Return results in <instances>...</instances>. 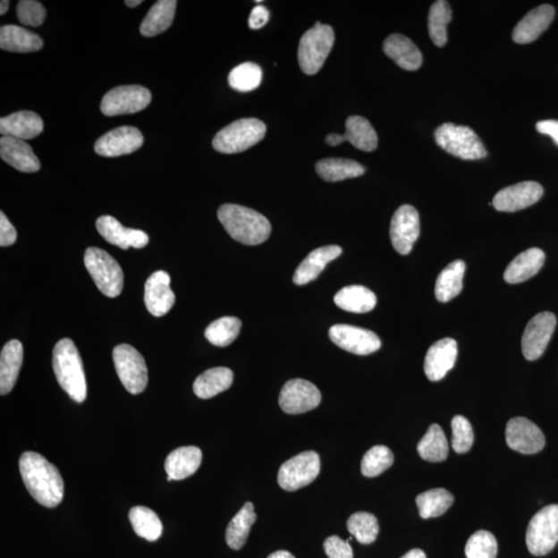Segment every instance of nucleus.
Instances as JSON below:
<instances>
[{
	"instance_id": "nucleus-3",
	"label": "nucleus",
	"mask_w": 558,
	"mask_h": 558,
	"mask_svg": "<svg viewBox=\"0 0 558 558\" xmlns=\"http://www.w3.org/2000/svg\"><path fill=\"white\" fill-rule=\"evenodd\" d=\"M53 370L61 387L72 401L82 403L88 396V385L81 356L70 338L59 341L53 351Z\"/></svg>"
},
{
	"instance_id": "nucleus-29",
	"label": "nucleus",
	"mask_w": 558,
	"mask_h": 558,
	"mask_svg": "<svg viewBox=\"0 0 558 558\" xmlns=\"http://www.w3.org/2000/svg\"><path fill=\"white\" fill-rule=\"evenodd\" d=\"M544 262L545 254L542 249L534 248L523 251L509 264L504 271V281L512 284L526 282L541 270Z\"/></svg>"
},
{
	"instance_id": "nucleus-37",
	"label": "nucleus",
	"mask_w": 558,
	"mask_h": 558,
	"mask_svg": "<svg viewBox=\"0 0 558 558\" xmlns=\"http://www.w3.org/2000/svg\"><path fill=\"white\" fill-rule=\"evenodd\" d=\"M418 453L429 462H443L447 460L449 444L440 425L433 424L418 444Z\"/></svg>"
},
{
	"instance_id": "nucleus-32",
	"label": "nucleus",
	"mask_w": 558,
	"mask_h": 558,
	"mask_svg": "<svg viewBox=\"0 0 558 558\" xmlns=\"http://www.w3.org/2000/svg\"><path fill=\"white\" fill-rule=\"evenodd\" d=\"M176 6L177 2L175 0H159L152 6L148 16L145 17L141 26H140L141 35L146 38H152L167 30L174 20Z\"/></svg>"
},
{
	"instance_id": "nucleus-23",
	"label": "nucleus",
	"mask_w": 558,
	"mask_h": 558,
	"mask_svg": "<svg viewBox=\"0 0 558 558\" xmlns=\"http://www.w3.org/2000/svg\"><path fill=\"white\" fill-rule=\"evenodd\" d=\"M0 156L3 161L20 172L35 173L41 169V164L35 152L23 140L12 137L0 139Z\"/></svg>"
},
{
	"instance_id": "nucleus-27",
	"label": "nucleus",
	"mask_w": 558,
	"mask_h": 558,
	"mask_svg": "<svg viewBox=\"0 0 558 558\" xmlns=\"http://www.w3.org/2000/svg\"><path fill=\"white\" fill-rule=\"evenodd\" d=\"M384 52L405 71L421 68L423 56L418 46L402 35H391L384 42Z\"/></svg>"
},
{
	"instance_id": "nucleus-35",
	"label": "nucleus",
	"mask_w": 558,
	"mask_h": 558,
	"mask_svg": "<svg viewBox=\"0 0 558 558\" xmlns=\"http://www.w3.org/2000/svg\"><path fill=\"white\" fill-rule=\"evenodd\" d=\"M317 175L327 182H338L345 179L362 176L363 165L347 158H325L316 165Z\"/></svg>"
},
{
	"instance_id": "nucleus-8",
	"label": "nucleus",
	"mask_w": 558,
	"mask_h": 558,
	"mask_svg": "<svg viewBox=\"0 0 558 558\" xmlns=\"http://www.w3.org/2000/svg\"><path fill=\"white\" fill-rule=\"evenodd\" d=\"M558 543V504H550L531 518L527 530L529 553L544 556L551 553Z\"/></svg>"
},
{
	"instance_id": "nucleus-19",
	"label": "nucleus",
	"mask_w": 558,
	"mask_h": 558,
	"mask_svg": "<svg viewBox=\"0 0 558 558\" xmlns=\"http://www.w3.org/2000/svg\"><path fill=\"white\" fill-rule=\"evenodd\" d=\"M171 277L163 270L155 272L145 283L144 301L152 316L167 315L175 303L174 292L171 290Z\"/></svg>"
},
{
	"instance_id": "nucleus-18",
	"label": "nucleus",
	"mask_w": 558,
	"mask_h": 558,
	"mask_svg": "<svg viewBox=\"0 0 558 558\" xmlns=\"http://www.w3.org/2000/svg\"><path fill=\"white\" fill-rule=\"evenodd\" d=\"M543 194L544 190L540 183L524 182L498 191L494 198L493 206L497 211L516 212L540 201Z\"/></svg>"
},
{
	"instance_id": "nucleus-52",
	"label": "nucleus",
	"mask_w": 558,
	"mask_h": 558,
	"mask_svg": "<svg viewBox=\"0 0 558 558\" xmlns=\"http://www.w3.org/2000/svg\"><path fill=\"white\" fill-rule=\"evenodd\" d=\"M540 134L550 136L558 146V121H542L537 123Z\"/></svg>"
},
{
	"instance_id": "nucleus-22",
	"label": "nucleus",
	"mask_w": 558,
	"mask_h": 558,
	"mask_svg": "<svg viewBox=\"0 0 558 558\" xmlns=\"http://www.w3.org/2000/svg\"><path fill=\"white\" fill-rule=\"evenodd\" d=\"M555 17L553 5L542 4L528 13L513 31V41L517 44H529L546 31Z\"/></svg>"
},
{
	"instance_id": "nucleus-50",
	"label": "nucleus",
	"mask_w": 558,
	"mask_h": 558,
	"mask_svg": "<svg viewBox=\"0 0 558 558\" xmlns=\"http://www.w3.org/2000/svg\"><path fill=\"white\" fill-rule=\"evenodd\" d=\"M17 241V232L9 218L2 212L0 214V247H10Z\"/></svg>"
},
{
	"instance_id": "nucleus-49",
	"label": "nucleus",
	"mask_w": 558,
	"mask_h": 558,
	"mask_svg": "<svg viewBox=\"0 0 558 558\" xmlns=\"http://www.w3.org/2000/svg\"><path fill=\"white\" fill-rule=\"evenodd\" d=\"M324 550L328 558H354L349 541H343L337 536H331L325 540Z\"/></svg>"
},
{
	"instance_id": "nucleus-30",
	"label": "nucleus",
	"mask_w": 558,
	"mask_h": 558,
	"mask_svg": "<svg viewBox=\"0 0 558 558\" xmlns=\"http://www.w3.org/2000/svg\"><path fill=\"white\" fill-rule=\"evenodd\" d=\"M44 42L36 33L17 25H4L0 30V48L16 53H30L43 48Z\"/></svg>"
},
{
	"instance_id": "nucleus-9",
	"label": "nucleus",
	"mask_w": 558,
	"mask_h": 558,
	"mask_svg": "<svg viewBox=\"0 0 558 558\" xmlns=\"http://www.w3.org/2000/svg\"><path fill=\"white\" fill-rule=\"evenodd\" d=\"M113 360L119 380L132 395H138L148 387V370L144 358L130 344H119L113 351Z\"/></svg>"
},
{
	"instance_id": "nucleus-15",
	"label": "nucleus",
	"mask_w": 558,
	"mask_h": 558,
	"mask_svg": "<svg viewBox=\"0 0 558 558\" xmlns=\"http://www.w3.org/2000/svg\"><path fill=\"white\" fill-rule=\"evenodd\" d=\"M555 326L556 317L553 312L543 311L531 318L522 336V351L528 360L535 361L544 354Z\"/></svg>"
},
{
	"instance_id": "nucleus-47",
	"label": "nucleus",
	"mask_w": 558,
	"mask_h": 558,
	"mask_svg": "<svg viewBox=\"0 0 558 558\" xmlns=\"http://www.w3.org/2000/svg\"><path fill=\"white\" fill-rule=\"evenodd\" d=\"M452 448L458 454H464L473 447L475 435L467 418L456 416L452 420Z\"/></svg>"
},
{
	"instance_id": "nucleus-43",
	"label": "nucleus",
	"mask_w": 558,
	"mask_h": 558,
	"mask_svg": "<svg viewBox=\"0 0 558 558\" xmlns=\"http://www.w3.org/2000/svg\"><path fill=\"white\" fill-rule=\"evenodd\" d=\"M262 78L263 72L260 66L254 63H244L231 71L228 81L232 89L249 92L261 85Z\"/></svg>"
},
{
	"instance_id": "nucleus-7",
	"label": "nucleus",
	"mask_w": 558,
	"mask_h": 558,
	"mask_svg": "<svg viewBox=\"0 0 558 558\" xmlns=\"http://www.w3.org/2000/svg\"><path fill=\"white\" fill-rule=\"evenodd\" d=\"M84 264L93 282L104 295L115 298L122 294L123 272L121 265L107 251L97 248L86 249Z\"/></svg>"
},
{
	"instance_id": "nucleus-1",
	"label": "nucleus",
	"mask_w": 558,
	"mask_h": 558,
	"mask_svg": "<svg viewBox=\"0 0 558 558\" xmlns=\"http://www.w3.org/2000/svg\"><path fill=\"white\" fill-rule=\"evenodd\" d=\"M20 474L30 495L46 508H55L63 500L64 483L55 464L36 452H24Z\"/></svg>"
},
{
	"instance_id": "nucleus-24",
	"label": "nucleus",
	"mask_w": 558,
	"mask_h": 558,
	"mask_svg": "<svg viewBox=\"0 0 558 558\" xmlns=\"http://www.w3.org/2000/svg\"><path fill=\"white\" fill-rule=\"evenodd\" d=\"M44 123L41 116L31 111H20L0 119V132L4 137L30 140L42 134Z\"/></svg>"
},
{
	"instance_id": "nucleus-26",
	"label": "nucleus",
	"mask_w": 558,
	"mask_h": 558,
	"mask_svg": "<svg viewBox=\"0 0 558 558\" xmlns=\"http://www.w3.org/2000/svg\"><path fill=\"white\" fill-rule=\"evenodd\" d=\"M342 254V249L338 245H327V247L312 250L298 266L293 282L297 285H304L315 281L321 275L326 266Z\"/></svg>"
},
{
	"instance_id": "nucleus-6",
	"label": "nucleus",
	"mask_w": 558,
	"mask_h": 558,
	"mask_svg": "<svg viewBox=\"0 0 558 558\" xmlns=\"http://www.w3.org/2000/svg\"><path fill=\"white\" fill-rule=\"evenodd\" d=\"M435 142L448 154L475 161L487 156L479 136L469 126L444 123L435 132Z\"/></svg>"
},
{
	"instance_id": "nucleus-5",
	"label": "nucleus",
	"mask_w": 558,
	"mask_h": 558,
	"mask_svg": "<svg viewBox=\"0 0 558 558\" xmlns=\"http://www.w3.org/2000/svg\"><path fill=\"white\" fill-rule=\"evenodd\" d=\"M334 41V29L320 22L304 33L298 48V62L304 74L315 75L323 68Z\"/></svg>"
},
{
	"instance_id": "nucleus-2",
	"label": "nucleus",
	"mask_w": 558,
	"mask_h": 558,
	"mask_svg": "<svg viewBox=\"0 0 558 558\" xmlns=\"http://www.w3.org/2000/svg\"><path fill=\"white\" fill-rule=\"evenodd\" d=\"M219 222L234 241L245 245H258L269 238L271 224L258 211L236 204H224L218 209Z\"/></svg>"
},
{
	"instance_id": "nucleus-56",
	"label": "nucleus",
	"mask_w": 558,
	"mask_h": 558,
	"mask_svg": "<svg viewBox=\"0 0 558 558\" xmlns=\"http://www.w3.org/2000/svg\"><path fill=\"white\" fill-rule=\"evenodd\" d=\"M10 6V2L8 0H3L2 4H0V15H4L6 12H8Z\"/></svg>"
},
{
	"instance_id": "nucleus-14",
	"label": "nucleus",
	"mask_w": 558,
	"mask_h": 558,
	"mask_svg": "<svg viewBox=\"0 0 558 558\" xmlns=\"http://www.w3.org/2000/svg\"><path fill=\"white\" fill-rule=\"evenodd\" d=\"M420 236V217L413 206L403 205L392 217L390 238L392 245L402 256L409 255Z\"/></svg>"
},
{
	"instance_id": "nucleus-31",
	"label": "nucleus",
	"mask_w": 558,
	"mask_h": 558,
	"mask_svg": "<svg viewBox=\"0 0 558 558\" xmlns=\"http://www.w3.org/2000/svg\"><path fill=\"white\" fill-rule=\"evenodd\" d=\"M234 380V374L227 368H215L203 372L194 383L195 394L201 400H209L227 391Z\"/></svg>"
},
{
	"instance_id": "nucleus-16",
	"label": "nucleus",
	"mask_w": 558,
	"mask_h": 558,
	"mask_svg": "<svg viewBox=\"0 0 558 558\" xmlns=\"http://www.w3.org/2000/svg\"><path fill=\"white\" fill-rule=\"evenodd\" d=\"M144 137L134 126L112 130L97 140L95 150L98 156L117 157L131 155L142 148Z\"/></svg>"
},
{
	"instance_id": "nucleus-53",
	"label": "nucleus",
	"mask_w": 558,
	"mask_h": 558,
	"mask_svg": "<svg viewBox=\"0 0 558 558\" xmlns=\"http://www.w3.org/2000/svg\"><path fill=\"white\" fill-rule=\"evenodd\" d=\"M343 142H347V139H345L344 135L330 134L326 137V143L332 146V148L340 146Z\"/></svg>"
},
{
	"instance_id": "nucleus-28",
	"label": "nucleus",
	"mask_w": 558,
	"mask_h": 558,
	"mask_svg": "<svg viewBox=\"0 0 558 558\" xmlns=\"http://www.w3.org/2000/svg\"><path fill=\"white\" fill-rule=\"evenodd\" d=\"M23 362V345L17 340L4 344L0 355V394L14 389Z\"/></svg>"
},
{
	"instance_id": "nucleus-4",
	"label": "nucleus",
	"mask_w": 558,
	"mask_h": 558,
	"mask_svg": "<svg viewBox=\"0 0 558 558\" xmlns=\"http://www.w3.org/2000/svg\"><path fill=\"white\" fill-rule=\"evenodd\" d=\"M267 131L257 118H243L219 131L212 141L214 148L224 155L241 154L261 142Z\"/></svg>"
},
{
	"instance_id": "nucleus-40",
	"label": "nucleus",
	"mask_w": 558,
	"mask_h": 558,
	"mask_svg": "<svg viewBox=\"0 0 558 558\" xmlns=\"http://www.w3.org/2000/svg\"><path fill=\"white\" fill-rule=\"evenodd\" d=\"M416 503L418 514L423 520H428L446 513L454 503V496L446 489L435 488L418 495Z\"/></svg>"
},
{
	"instance_id": "nucleus-20",
	"label": "nucleus",
	"mask_w": 558,
	"mask_h": 558,
	"mask_svg": "<svg viewBox=\"0 0 558 558\" xmlns=\"http://www.w3.org/2000/svg\"><path fill=\"white\" fill-rule=\"evenodd\" d=\"M97 229L106 241L123 249H143L149 242V237L145 232L124 228L115 217L110 216L98 217Z\"/></svg>"
},
{
	"instance_id": "nucleus-45",
	"label": "nucleus",
	"mask_w": 558,
	"mask_h": 558,
	"mask_svg": "<svg viewBox=\"0 0 558 558\" xmlns=\"http://www.w3.org/2000/svg\"><path fill=\"white\" fill-rule=\"evenodd\" d=\"M394 463V455L385 446H375L367 452L361 462L362 475L368 478L380 476Z\"/></svg>"
},
{
	"instance_id": "nucleus-34",
	"label": "nucleus",
	"mask_w": 558,
	"mask_h": 558,
	"mask_svg": "<svg viewBox=\"0 0 558 558\" xmlns=\"http://www.w3.org/2000/svg\"><path fill=\"white\" fill-rule=\"evenodd\" d=\"M257 518L254 503L250 502L245 503L242 509L232 518L227 531H225V542L230 548L241 550L244 546Z\"/></svg>"
},
{
	"instance_id": "nucleus-13",
	"label": "nucleus",
	"mask_w": 558,
	"mask_h": 558,
	"mask_svg": "<svg viewBox=\"0 0 558 558\" xmlns=\"http://www.w3.org/2000/svg\"><path fill=\"white\" fill-rule=\"evenodd\" d=\"M329 337L337 347L349 353L367 356L381 349L380 338L370 330L351 325H334L329 330Z\"/></svg>"
},
{
	"instance_id": "nucleus-17",
	"label": "nucleus",
	"mask_w": 558,
	"mask_h": 558,
	"mask_svg": "<svg viewBox=\"0 0 558 558\" xmlns=\"http://www.w3.org/2000/svg\"><path fill=\"white\" fill-rule=\"evenodd\" d=\"M508 446L521 454L539 453L546 444L542 430L527 418H514L507 424Z\"/></svg>"
},
{
	"instance_id": "nucleus-57",
	"label": "nucleus",
	"mask_w": 558,
	"mask_h": 558,
	"mask_svg": "<svg viewBox=\"0 0 558 558\" xmlns=\"http://www.w3.org/2000/svg\"><path fill=\"white\" fill-rule=\"evenodd\" d=\"M143 4L142 0H126L125 4L129 6V8H136V6Z\"/></svg>"
},
{
	"instance_id": "nucleus-51",
	"label": "nucleus",
	"mask_w": 558,
	"mask_h": 558,
	"mask_svg": "<svg viewBox=\"0 0 558 558\" xmlns=\"http://www.w3.org/2000/svg\"><path fill=\"white\" fill-rule=\"evenodd\" d=\"M270 13L264 5L258 4L252 9L249 19L251 30H260L269 21Z\"/></svg>"
},
{
	"instance_id": "nucleus-10",
	"label": "nucleus",
	"mask_w": 558,
	"mask_h": 558,
	"mask_svg": "<svg viewBox=\"0 0 558 558\" xmlns=\"http://www.w3.org/2000/svg\"><path fill=\"white\" fill-rule=\"evenodd\" d=\"M320 471V456L315 451H307L282 465L277 482L285 491H296L314 482Z\"/></svg>"
},
{
	"instance_id": "nucleus-25",
	"label": "nucleus",
	"mask_w": 558,
	"mask_h": 558,
	"mask_svg": "<svg viewBox=\"0 0 558 558\" xmlns=\"http://www.w3.org/2000/svg\"><path fill=\"white\" fill-rule=\"evenodd\" d=\"M202 451L195 446L182 447L165 458V469L173 481H182L194 474L202 463Z\"/></svg>"
},
{
	"instance_id": "nucleus-11",
	"label": "nucleus",
	"mask_w": 558,
	"mask_h": 558,
	"mask_svg": "<svg viewBox=\"0 0 558 558\" xmlns=\"http://www.w3.org/2000/svg\"><path fill=\"white\" fill-rule=\"evenodd\" d=\"M151 92L140 85L118 86L106 93L101 110L106 116L134 114L148 107Z\"/></svg>"
},
{
	"instance_id": "nucleus-46",
	"label": "nucleus",
	"mask_w": 558,
	"mask_h": 558,
	"mask_svg": "<svg viewBox=\"0 0 558 558\" xmlns=\"http://www.w3.org/2000/svg\"><path fill=\"white\" fill-rule=\"evenodd\" d=\"M465 555L468 558H496L497 542L495 537L487 530L477 531L470 536Z\"/></svg>"
},
{
	"instance_id": "nucleus-54",
	"label": "nucleus",
	"mask_w": 558,
	"mask_h": 558,
	"mask_svg": "<svg viewBox=\"0 0 558 558\" xmlns=\"http://www.w3.org/2000/svg\"><path fill=\"white\" fill-rule=\"evenodd\" d=\"M402 558H427V555L420 549H413L409 551L407 554H404Z\"/></svg>"
},
{
	"instance_id": "nucleus-33",
	"label": "nucleus",
	"mask_w": 558,
	"mask_h": 558,
	"mask_svg": "<svg viewBox=\"0 0 558 558\" xmlns=\"http://www.w3.org/2000/svg\"><path fill=\"white\" fill-rule=\"evenodd\" d=\"M334 302L345 311L365 314L376 308V296L363 285H349L338 292Z\"/></svg>"
},
{
	"instance_id": "nucleus-44",
	"label": "nucleus",
	"mask_w": 558,
	"mask_h": 558,
	"mask_svg": "<svg viewBox=\"0 0 558 558\" xmlns=\"http://www.w3.org/2000/svg\"><path fill=\"white\" fill-rule=\"evenodd\" d=\"M347 527L350 534L363 545H369L376 540L380 527L376 517L368 512H358L349 518Z\"/></svg>"
},
{
	"instance_id": "nucleus-36",
	"label": "nucleus",
	"mask_w": 558,
	"mask_h": 558,
	"mask_svg": "<svg viewBox=\"0 0 558 558\" xmlns=\"http://www.w3.org/2000/svg\"><path fill=\"white\" fill-rule=\"evenodd\" d=\"M465 264L461 260L452 262L437 276L435 283V298L446 303L461 293Z\"/></svg>"
},
{
	"instance_id": "nucleus-12",
	"label": "nucleus",
	"mask_w": 558,
	"mask_h": 558,
	"mask_svg": "<svg viewBox=\"0 0 558 558\" xmlns=\"http://www.w3.org/2000/svg\"><path fill=\"white\" fill-rule=\"evenodd\" d=\"M322 402V394L314 384L295 378L284 384L279 395V405L284 413L299 415L315 410Z\"/></svg>"
},
{
	"instance_id": "nucleus-55",
	"label": "nucleus",
	"mask_w": 558,
	"mask_h": 558,
	"mask_svg": "<svg viewBox=\"0 0 558 558\" xmlns=\"http://www.w3.org/2000/svg\"><path fill=\"white\" fill-rule=\"evenodd\" d=\"M268 558H296L293 554L288 553V551L279 550L268 556Z\"/></svg>"
},
{
	"instance_id": "nucleus-21",
	"label": "nucleus",
	"mask_w": 558,
	"mask_h": 558,
	"mask_svg": "<svg viewBox=\"0 0 558 558\" xmlns=\"http://www.w3.org/2000/svg\"><path fill=\"white\" fill-rule=\"evenodd\" d=\"M457 355V342L453 338H444L431 345L424 362V371L428 380L433 382L443 380L454 368Z\"/></svg>"
},
{
	"instance_id": "nucleus-42",
	"label": "nucleus",
	"mask_w": 558,
	"mask_h": 558,
	"mask_svg": "<svg viewBox=\"0 0 558 558\" xmlns=\"http://www.w3.org/2000/svg\"><path fill=\"white\" fill-rule=\"evenodd\" d=\"M241 321L238 317H224L208 326L205 331V337L216 347H228L241 334Z\"/></svg>"
},
{
	"instance_id": "nucleus-38",
	"label": "nucleus",
	"mask_w": 558,
	"mask_h": 558,
	"mask_svg": "<svg viewBox=\"0 0 558 558\" xmlns=\"http://www.w3.org/2000/svg\"><path fill=\"white\" fill-rule=\"evenodd\" d=\"M345 139L359 150L371 152L377 148V135L367 118L351 116L345 123Z\"/></svg>"
},
{
	"instance_id": "nucleus-41",
	"label": "nucleus",
	"mask_w": 558,
	"mask_h": 558,
	"mask_svg": "<svg viewBox=\"0 0 558 558\" xmlns=\"http://www.w3.org/2000/svg\"><path fill=\"white\" fill-rule=\"evenodd\" d=\"M452 19V11L448 2L438 0L431 5L428 16V31L431 41L437 46H444L448 42L447 26Z\"/></svg>"
},
{
	"instance_id": "nucleus-48",
	"label": "nucleus",
	"mask_w": 558,
	"mask_h": 558,
	"mask_svg": "<svg viewBox=\"0 0 558 558\" xmlns=\"http://www.w3.org/2000/svg\"><path fill=\"white\" fill-rule=\"evenodd\" d=\"M17 15L20 22L38 28L44 23L46 14L41 3L35 2V0H22L18 3Z\"/></svg>"
},
{
	"instance_id": "nucleus-39",
	"label": "nucleus",
	"mask_w": 558,
	"mask_h": 558,
	"mask_svg": "<svg viewBox=\"0 0 558 558\" xmlns=\"http://www.w3.org/2000/svg\"><path fill=\"white\" fill-rule=\"evenodd\" d=\"M129 518L139 537L149 542H155L161 537L163 523L155 511L148 507H134L131 509Z\"/></svg>"
}]
</instances>
